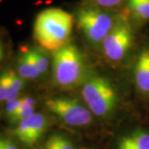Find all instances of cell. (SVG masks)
<instances>
[{"mask_svg": "<svg viewBox=\"0 0 149 149\" xmlns=\"http://www.w3.org/2000/svg\"><path fill=\"white\" fill-rule=\"evenodd\" d=\"M73 16L61 8H47L38 13L34 22V37L48 51H56L67 45L72 33Z\"/></svg>", "mask_w": 149, "mask_h": 149, "instance_id": "1", "label": "cell"}, {"mask_svg": "<svg viewBox=\"0 0 149 149\" xmlns=\"http://www.w3.org/2000/svg\"><path fill=\"white\" fill-rule=\"evenodd\" d=\"M52 70L54 80L61 88L72 89L85 81V58L73 44L68 43L53 52Z\"/></svg>", "mask_w": 149, "mask_h": 149, "instance_id": "2", "label": "cell"}, {"mask_svg": "<svg viewBox=\"0 0 149 149\" xmlns=\"http://www.w3.org/2000/svg\"><path fill=\"white\" fill-rule=\"evenodd\" d=\"M81 94L88 109L98 117L109 116L117 106L118 96L115 86L101 75H94L85 80Z\"/></svg>", "mask_w": 149, "mask_h": 149, "instance_id": "3", "label": "cell"}, {"mask_svg": "<svg viewBox=\"0 0 149 149\" xmlns=\"http://www.w3.org/2000/svg\"><path fill=\"white\" fill-rule=\"evenodd\" d=\"M77 24L93 44L102 42L117 22L113 16L95 8H83L77 13Z\"/></svg>", "mask_w": 149, "mask_h": 149, "instance_id": "4", "label": "cell"}, {"mask_svg": "<svg viewBox=\"0 0 149 149\" xmlns=\"http://www.w3.org/2000/svg\"><path fill=\"white\" fill-rule=\"evenodd\" d=\"M45 104L49 111L70 126L82 127L92 121L91 110L74 99L52 98L47 100Z\"/></svg>", "mask_w": 149, "mask_h": 149, "instance_id": "5", "label": "cell"}, {"mask_svg": "<svg viewBox=\"0 0 149 149\" xmlns=\"http://www.w3.org/2000/svg\"><path fill=\"white\" fill-rule=\"evenodd\" d=\"M132 42L133 34L130 27L127 23L117 22L102 42L104 53L112 61H119L128 52Z\"/></svg>", "mask_w": 149, "mask_h": 149, "instance_id": "6", "label": "cell"}, {"mask_svg": "<svg viewBox=\"0 0 149 149\" xmlns=\"http://www.w3.org/2000/svg\"><path fill=\"white\" fill-rule=\"evenodd\" d=\"M47 127V119L42 113H35L17 124L13 134L22 143L33 145L42 137Z\"/></svg>", "mask_w": 149, "mask_h": 149, "instance_id": "7", "label": "cell"}, {"mask_svg": "<svg viewBox=\"0 0 149 149\" xmlns=\"http://www.w3.org/2000/svg\"><path fill=\"white\" fill-rule=\"evenodd\" d=\"M134 79L139 91L149 93V50L139 54L134 68Z\"/></svg>", "mask_w": 149, "mask_h": 149, "instance_id": "8", "label": "cell"}, {"mask_svg": "<svg viewBox=\"0 0 149 149\" xmlns=\"http://www.w3.org/2000/svg\"><path fill=\"white\" fill-rule=\"evenodd\" d=\"M118 149H149V132L139 129L123 135L118 139Z\"/></svg>", "mask_w": 149, "mask_h": 149, "instance_id": "9", "label": "cell"}, {"mask_svg": "<svg viewBox=\"0 0 149 149\" xmlns=\"http://www.w3.org/2000/svg\"><path fill=\"white\" fill-rule=\"evenodd\" d=\"M18 74L23 79L34 80L40 75V73L33 62L29 50L22 52L17 60V64Z\"/></svg>", "mask_w": 149, "mask_h": 149, "instance_id": "10", "label": "cell"}, {"mask_svg": "<svg viewBox=\"0 0 149 149\" xmlns=\"http://www.w3.org/2000/svg\"><path fill=\"white\" fill-rule=\"evenodd\" d=\"M5 74L7 83V96L6 101L13 100L17 98L19 92L24 86V80L19 74H16L12 70H7L3 72Z\"/></svg>", "mask_w": 149, "mask_h": 149, "instance_id": "11", "label": "cell"}, {"mask_svg": "<svg viewBox=\"0 0 149 149\" xmlns=\"http://www.w3.org/2000/svg\"><path fill=\"white\" fill-rule=\"evenodd\" d=\"M35 104L36 102L32 97H23L22 102L18 110L8 120L12 123H18L22 120L26 119L30 116H32L33 113H35Z\"/></svg>", "mask_w": 149, "mask_h": 149, "instance_id": "12", "label": "cell"}, {"mask_svg": "<svg viewBox=\"0 0 149 149\" xmlns=\"http://www.w3.org/2000/svg\"><path fill=\"white\" fill-rule=\"evenodd\" d=\"M128 7L138 19H149V0H128Z\"/></svg>", "mask_w": 149, "mask_h": 149, "instance_id": "13", "label": "cell"}, {"mask_svg": "<svg viewBox=\"0 0 149 149\" xmlns=\"http://www.w3.org/2000/svg\"><path fill=\"white\" fill-rule=\"evenodd\" d=\"M45 149H74L72 143L63 135L54 134L45 143Z\"/></svg>", "mask_w": 149, "mask_h": 149, "instance_id": "14", "label": "cell"}, {"mask_svg": "<svg viewBox=\"0 0 149 149\" xmlns=\"http://www.w3.org/2000/svg\"><path fill=\"white\" fill-rule=\"evenodd\" d=\"M30 55L32 56L33 62L36 65L37 69L38 70L40 74H44L47 73L49 66L47 56L40 49H31L29 50Z\"/></svg>", "mask_w": 149, "mask_h": 149, "instance_id": "15", "label": "cell"}, {"mask_svg": "<svg viewBox=\"0 0 149 149\" xmlns=\"http://www.w3.org/2000/svg\"><path fill=\"white\" fill-rule=\"evenodd\" d=\"M22 102V98H20V99L17 98L13 100L7 101L4 112L8 118H10L13 115H14V113L18 110V109L21 106Z\"/></svg>", "mask_w": 149, "mask_h": 149, "instance_id": "16", "label": "cell"}, {"mask_svg": "<svg viewBox=\"0 0 149 149\" xmlns=\"http://www.w3.org/2000/svg\"><path fill=\"white\" fill-rule=\"evenodd\" d=\"M7 96V83L4 73L0 74V102L6 100Z\"/></svg>", "mask_w": 149, "mask_h": 149, "instance_id": "17", "label": "cell"}, {"mask_svg": "<svg viewBox=\"0 0 149 149\" xmlns=\"http://www.w3.org/2000/svg\"><path fill=\"white\" fill-rule=\"evenodd\" d=\"M98 6L103 8H113L118 5L123 0H93Z\"/></svg>", "mask_w": 149, "mask_h": 149, "instance_id": "18", "label": "cell"}, {"mask_svg": "<svg viewBox=\"0 0 149 149\" xmlns=\"http://www.w3.org/2000/svg\"><path fill=\"white\" fill-rule=\"evenodd\" d=\"M0 149H17V148L10 140L0 139Z\"/></svg>", "mask_w": 149, "mask_h": 149, "instance_id": "19", "label": "cell"}, {"mask_svg": "<svg viewBox=\"0 0 149 149\" xmlns=\"http://www.w3.org/2000/svg\"><path fill=\"white\" fill-rule=\"evenodd\" d=\"M3 57V45L0 40V61H2Z\"/></svg>", "mask_w": 149, "mask_h": 149, "instance_id": "20", "label": "cell"}]
</instances>
